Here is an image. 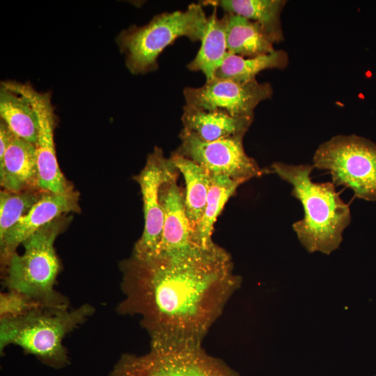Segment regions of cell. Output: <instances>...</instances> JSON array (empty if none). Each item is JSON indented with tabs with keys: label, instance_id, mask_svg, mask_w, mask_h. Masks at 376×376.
I'll return each mask as SVG.
<instances>
[{
	"label": "cell",
	"instance_id": "obj_1",
	"mask_svg": "<svg viewBox=\"0 0 376 376\" xmlns=\"http://www.w3.org/2000/svg\"><path fill=\"white\" fill-rule=\"evenodd\" d=\"M121 315L137 316L151 345H201L242 284L231 256L217 244L138 256L120 264Z\"/></svg>",
	"mask_w": 376,
	"mask_h": 376
},
{
	"label": "cell",
	"instance_id": "obj_2",
	"mask_svg": "<svg viewBox=\"0 0 376 376\" xmlns=\"http://www.w3.org/2000/svg\"><path fill=\"white\" fill-rule=\"evenodd\" d=\"M313 169V164L277 162L268 171L292 185L291 194L303 206L304 218L292 224L301 244L309 253L329 255L340 246L343 233L351 222V212L333 182L312 181Z\"/></svg>",
	"mask_w": 376,
	"mask_h": 376
},
{
	"label": "cell",
	"instance_id": "obj_3",
	"mask_svg": "<svg viewBox=\"0 0 376 376\" xmlns=\"http://www.w3.org/2000/svg\"><path fill=\"white\" fill-rule=\"evenodd\" d=\"M94 313L88 304L75 309L35 306L15 316L1 318V350L20 346L46 364L63 367L68 363L63 340Z\"/></svg>",
	"mask_w": 376,
	"mask_h": 376
},
{
	"label": "cell",
	"instance_id": "obj_4",
	"mask_svg": "<svg viewBox=\"0 0 376 376\" xmlns=\"http://www.w3.org/2000/svg\"><path fill=\"white\" fill-rule=\"evenodd\" d=\"M69 219L61 216L22 242L24 251L13 256L6 267L4 284L37 306L68 308V301L54 288L60 263L54 249L57 236Z\"/></svg>",
	"mask_w": 376,
	"mask_h": 376
},
{
	"label": "cell",
	"instance_id": "obj_5",
	"mask_svg": "<svg viewBox=\"0 0 376 376\" xmlns=\"http://www.w3.org/2000/svg\"><path fill=\"white\" fill-rule=\"evenodd\" d=\"M207 23L201 3H193L185 10L155 15L143 26L132 25L116 38L125 65L133 75H145L158 68L157 58L163 50L179 38L201 41Z\"/></svg>",
	"mask_w": 376,
	"mask_h": 376
},
{
	"label": "cell",
	"instance_id": "obj_6",
	"mask_svg": "<svg viewBox=\"0 0 376 376\" xmlns=\"http://www.w3.org/2000/svg\"><path fill=\"white\" fill-rule=\"evenodd\" d=\"M313 166L327 171L332 182L350 189L354 196L376 201V144L356 134L336 135L316 149Z\"/></svg>",
	"mask_w": 376,
	"mask_h": 376
},
{
	"label": "cell",
	"instance_id": "obj_7",
	"mask_svg": "<svg viewBox=\"0 0 376 376\" xmlns=\"http://www.w3.org/2000/svg\"><path fill=\"white\" fill-rule=\"evenodd\" d=\"M108 376H241L202 345H151L148 352L124 354Z\"/></svg>",
	"mask_w": 376,
	"mask_h": 376
},
{
	"label": "cell",
	"instance_id": "obj_8",
	"mask_svg": "<svg viewBox=\"0 0 376 376\" xmlns=\"http://www.w3.org/2000/svg\"><path fill=\"white\" fill-rule=\"evenodd\" d=\"M179 137L181 142L175 152L197 163L210 174L245 182L267 172L246 153L244 136L207 142L182 129Z\"/></svg>",
	"mask_w": 376,
	"mask_h": 376
},
{
	"label": "cell",
	"instance_id": "obj_9",
	"mask_svg": "<svg viewBox=\"0 0 376 376\" xmlns=\"http://www.w3.org/2000/svg\"><path fill=\"white\" fill-rule=\"evenodd\" d=\"M273 88L268 82L256 80L237 82L213 77L200 87H185V106L197 110L221 111L230 116L254 118V110L270 99Z\"/></svg>",
	"mask_w": 376,
	"mask_h": 376
},
{
	"label": "cell",
	"instance_id": "obj_10",
	"mask_svg": "<svg viewBox=\"0 0 376 376\" xmlns=\"http://www.w3.org/2000/svg\"><path fill=\"white\" fill-rule=\"evenodd\" d=\"M178 172L171 158L166 157L162 150L156 147L148 155L143 169L134 176L142 194L145 225L142 235L136 242L132 254L138 256L155 254L164 225L160 188L165 181Z\"/></svg>",
	"mask_w": 376,
	"mask_h": 376
},
{
	"label": "cell",
	"instance_id": "obj_11",
	"mask_svg": "<svg viewBox=\"0 0 376 376\" xmlns=\"http://www.w3.org/2000/svg\"><path fill=\"white\" fill-rule=\"evenodd\" d=\"M18 88L30 100L38 118L36 144L38 188L45 192L64 194L74 191L57 162L54 131L56 116L49 92L40 93L30 84L16 81Z\"/></svg>",
	"mask_w": 376,
	"mask_h": 376
},
{
	"label": "cell",
	"instance_id": "obj_12",
	"mask_svg": "<svg viewBox=\"0 0 376 376\" xmlns=\"http://www.w3.org/2000/svg\"><path fill=\"white\" fill-rule=\"evenodd\" d=\"M79 194L75 190L64 194L44 192L4 237L0 240L1 259L6 267L19 244L37 230L57 218L71 212H79Z\"/></svg>",
	"mask_w": 376,
	"mask_h": 376
},
{
	"label": "cell",
	"instance_id": "obj_13",
	"mask_svg": "<svg viewBox=\"0 0 376 376\" xmlns=\"http://www.w3.org/2000/svg\"><path fill=\"white\" fill-rule=\"evenodd\" d=\"M177 178L178 173L165 181L160 188L164 225L155 254L187 252L199 248L193 240V231L185 211V194L178 186Z\"/></svg>",
	"mask_w": 376,
	"mask_h": 376
},
{
	"label": "cell",
	"instance_id": "obj_14",
	"mask_svg": "<svg viewBox=\"0 0 376 376\" xmlns=\"http://www.w3.org/2000/svg\"><path fill=\"white\" fill-rule=\"evenodd\" d=\"M0 184L15 192L39 189L36 145L13 138L0 159Z\"/></svg>",
	"mask_w": 376,
	"mask_h": 376
},
{
	"label": "cell",
	"instance_id": "obj_15",
	"mask_svg": "<svg viewBox=\"0 0 376 376\" xmlns=\"http://www.w3.org/2000/svg\"><path fill=\"white\" fill-rule=\"evenodd\" d=\"M182 130L204 141L244 136L253 118L230 116L221 111H203L183 107Z\"/></svg>",
	"mask_w": 376,
	"mask_h": 376
},
{
	"label": "cell",
	"instance_id": "obj_16",
	"mask_svg": "<svg viewBox=\"0 0 376 376\" xmlns=\"http://www.w3.org/2000/svg\"><path fill=\"white\" fill-rule=\"evenodd\" d=\"M0 116L14 135L36 144L38 118L30 100L16 81H3L0 90Z\"/></svg>",
	"mask_w": 376,
	"mask_h": 376
},
{
	"label": "cell",
	"instance_id": "obj_17",
	"mask_svg": "<svg viewBox=\"0 0 376 376\" xmlns=\"http://www.w3.org/2000/svg\"><path fill=\"white\" fill-rule=\"evenodd\" d=\"M286 2L285 0H212L205 1L201 4L221 7L226 13L258 23L275 44L284 39L281 15Z\"/></svg>",
	"mask_w": 376,
	"mask_h": 376
},
{
	"label": "cell",
	"instance_id": "obj_18",
	"mask_svg": "<svg viewBox=\"0 0 376 376\" xmlns=\"http://www.w3.org/2000/svg\"><path fill=\"white\" fill-rule=\"evenodd\" d=\"M226 15L228 53L253 58L270 54L275 50L274 43L258 23L240 15Z\"/></svg>",
	"mask_w": 376,
	"mask_h": 376
},
{
	"label": "cell",
	"instance_id": "obj_19",
	"mask_svg": "<svg viewBox=\"0 0 376 376\" xmlns=\"http://www.w3.org/2000/svg\"><path fill=\"white\" fill-rule=\"evenodd\" d=\"M171 158L185 179V211L194 235L204 212L211 174L197 163L175 151L172 153Z\"/></svg>",
	"mask_w": 376,
	"mask_h": 376
},
{
	"label": "cell",
	"instance_id": "obj_20",
	"mask_svg": "<svg viewBox=\"0 0 376 376\" xmlns=\"http://www.w3.org/2000/svg\"><path fill=\"white\" fill-rule=\"evenodd\" d=\"M217 8L207 17V26L201 40V45L195 58L187 67L189 70L201 72L206 80L214 73L228 54L226 42L227 15H217Z\"/></svg>",
	"mask_w": 376,
	"mask_h": 376
},
{
	"label": "cell",
	"instance_id": "obj_21",
	"mask_svg": "<svg viewBox=\"0 0 376 376\" xmlns=\"http://www.w3.org/2000/svg\"><path fill=\"white\" fill-rule=\"evenodd\" d=\"M244 182L225 175L211 174L204 212L193 235L194 242L197 247L208 249L216 244L212 239L214 224L226 202Z\"/></svg>",
	"mask_w": 376,
	"mask_h": 376
},
{
	"label": "cell",
	"instance_id": "obj_22",
	"mask_svg": "<svg viewBox=\"0 0 376 376\" xmlns=\"http://www.w3.org/2000/svg\"><path fill=\"white\" fill-rule=\"evenodd\" d=\"M288 63V54L281 49H275L270 54L253 58L228 53L214 77L237 82H249L256 80L258 74L263 70H283Z\"/></svg>",
	"mask_w": 376,
	"mask_h": 376
},
{
	"label": "cell",
	"instance_id": "obj_23",
	"mask_svg": "<svg viewBox=\"0 0 376 376\" xmlns=\"http://www.w3.org/2000/svg\"><path fill=\"white\" fill-rule=\"evenodd\" d=\"M45 191L40 189L19 192L3 189L0 193V240L32 206Z\"/></svg>",
	"mask_w": 376,
	"mask_h": 376
},
{
	"label": "cell",
	"instance_id": "obj_24",
	"mask_svg": "<svg viewBox=\"0 0 376 376\" xmlns=\"http://www.w3.org/2000/svg\"><path fill=\"white\" fill-rule=\"evenodd\" d=\"M35 306H39L20 294L10 291V293L1 296V318L19 315Z\"/></svg>",
	"mask_w": 376,
	"mask_h": 376
},
{
	"label": "cell",
	"instance_id": "obj_25",
	"mask_svg": "<svg viewBox=\"0 0 376 376\" xmlns=\"http://www.w3.org/2000/svg\"><path fill=\"white\" fill-rule=\"evenodd\" d=\"M15 136L7 126V125L1 120L0 123V159H1Z\"/></svg>",
	"mask_w": 376,
	"mask_h": 376
}]
</instances>
